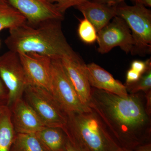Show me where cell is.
I'll return each mask as SVG.
<instances>
[{
	"label": "cell",
	"instance_id": "1",
	"mask_svg": "<svg viewBox=\"0 0 151 151\" xmlns=\"http://www.w3.org/2000/svg\"><path fill=\"white\" fill-rule=\"evenodd\" d=\"M144 96H118L91 87L88 106L100 116L113 136L122 140H137L151 132L150 116L147 113Z\"/></svg>",
	"mask_w": 151,
	"mask_h": 151
},
{
	"label": "cell",
	"instance_id": "2",
	"mask_svg": "<svg viewBox=\"0 0 151 151\" xmlns=\"http://www.w3.org/2000/svg\"><path fill=\"white\" fill-rule=\"evenodd\" d=\"M61 21L47 20L34 26L25 22L9 29L5 43L9 50L19 54L35 52L60 59L78 56L63 34Z\"/></svg>",
	"mask_w": 151,
	"mask_h": 151
},
{
	"label": "cell",
	"instance_id": "3",
	"mask_svg": "<svg viewBox=\"0 0 151 151\" xmlns=\"http://www.w3.org/2000/svg\"><path fill=\"white\" fill-rule=\"evenodd\" d=\"M67 128L68 139L77 140L87 151H117L112 135L92 109L68 113Z\"/></svg>",
	"mask_w": 151,
	"mask_h": 151
},
{
	"label": "cell",
	"instance_id": "4",
	"mask_svg": "<svg viewBox=\"0 0 151 151\" xmlns=\"http://www.w3.org/2000/svg\"><path fill=\"white\" fill-rule=\"evenodd\" d=\"M116 14L125 21L129 28L133 40L132 55H144L151 52V11L135 4L129 6L124 2L116 6Z\"/></svg>",
	"mask_w": 151,
	"mask_h": 151
},
{
	"label": "cell",
	"instance_id": "5",
	"mask_svg": "<svg viewBox=\"0 0 151 151\" xmlns=\"http://www.w3.org/2000/svg\"><path fill=\"white\" fill-rule=\"evenodd\" d=\"M23 98L45 127L61 128L67 134L68 113L49 91L30 84L26 88Z\"/></svg>",
	"mask_w": 151,
	"mask_h": 151
},
{
	"label": "cell",
	"instance_id": "6",
	"mask_svg": "<svg viewBox=\"0 0 151 151\" xmlns=\"http://www.w3.org/2000/svg\"><path fill=\"white\" fill-rule=\"evenodd\" d=\"M50 92L67 113L88 112L92 110L81 103L60 58H52Z\"/></svg>",
	"mask_w": 151,
	"mask_h": 151
},
{
	"label": "cell",
	"instance_id": "7",
	"mask_svg": "<svg viewBox=\"0 0 151 151\" xmlns=\"http://www.w3.org/2000/svg\"><path fill=\"white\" fill-rule=\"evenodd\" d=\"M0 77L8 92L9 108L22 98L29 82L18 53L9 50L0 55Z\"/></svg>",
	"mask_w": 151,
	"mask_h": 151
},
{
	"label": "cell",
	"instance_id": "8",
	"mask_svg": "<svg viewBox=\"0 0 151 151\" xmlns=\"http://www.w3.org/2000/svg\"><path fill=\"white\" fill-rule=\"evenodd\" d=\"M97 51L101 54L108 53L116 47H119L127 53L131 52L134 40L129 28L125 21L119 16L97 32Z\"/></svg>",
	"mask_w": 151,
	"mask_h": 151
},
{
	"label": "cell",
	"instance_id": "9",
	"mask_svg": "<svg viewBox=\"0 0 151 151\" xmlns=\"http://www.w3.org/2000/svg\"><path fill=\"white\" fill-rule=\"evenodd\" d=\"M19 55L29 85L41 87L50 92L52 58L35 52Z\"/></svg>",
	"mask_w": 151,
	"mask_h": 151
},
{
	"label": "cell",
	"instance_id": "10",
	"mask_svg": "<svg viewBox=\"0 0 151 151\" xmlns=\"http://www.w3.org/2000/svg\"><path fill=\"white\" fill-rule=\"evenodd\" d=\"M9 4L18 11L26 19L27 23L36 25L49 19L62 20L63 14L54 4L46 0H6Z\"/></svg>",
	"mask_w": 151,
	"mask_h": 151
},
{
	"label": "cell",
	"instance_id": "11",
	"mask_svg": "<svg viewBox=\"0 0 151 151\" xmlns=\"http://www.w3.org/2000/svg\"><path fill=\"white\" fill-rule=\"evenodd\" d=\"M61 60L81 103L88 106L91 99V86L87 77L86 64L79 56L63 58Z\"/></svg>",
	"mask_w": 151,
	"mask_h": 151
},
{
	"label": "cell",
	"instance_id": "12",
	"mask_svg": "<svg viewBox=\"0 0 151 151\" xmlns=\"http://www.w3.org/2000/svg\"><path fill=\"white\" fill-rule=\"evenodd\" d=\"M12 122L17 134H35L45 127L37 114L22 98L9 108Z\"/></svg>",
	"mask_w": 151,
	"mask_h": 151
},
{
	"label": "cell",
	"instance_id": "13",
	"mask_svg": "<svg viewBox=\"0 0 151 151\" xmlns=\"http://www.w3.org/2000/svg\"><path fill=\"white\" fill-rule=\"evenodd\" d=\"M85 68L91 87L122 97H127L129 95L125 85L115 79L111 73L101 66L92 63L86 65Z\"/></svg>",
	"mask_w": 151,
	"mask_h": 151
},
{
	"label": "cell",
	"instance_id": "14",
	"mask_svg": "<svg viewBox=\"0 0 151 151\" xmlns=\"http://www.w3.org/2000/svg\"><path fill=\"white\" fill-rule=\"evenodd\" d=\"M116 6H109L89 0L76 7L94 26L98 32L117 16Z\"/></svg>",
	"mask_w": 151,
	"mask_h": 151
},
{
	"label": "cell",
	"instance_id": "15",
	"mask_svg": "<svg viewBox=\"0 0 151 151\" xmlns=\"http://www.w3.org/2000/svg\"><path fill=\"white\" fill-rule=\"evenodd\" d=\"M35 134L47 151H65L67 135L61 128L45 127Z\"/></svg>",
	"mask_w": 151,
	"mask_h": 151
},
{
	"label": "cell",
	"instance_id": "16",
	"mask_svg": "<svg viewBox=\"0 0 151 151\" xmlns=\"http://www.w3.org/2000/svg\"><path fill=\"white\" fill-rule=\"evenodd\" d=\"M16 135L10 110L6 106L0 113V151H11Z\"/></svg>",
	"mask_w": 151,
	"mask_h": 151
},
{
	"label": "cell",
	"instance_id": "17",
	"mask_svg": "<svg viewBox=\"0 0 151 151\" xmlns=\"http://www.w3.org/2000/svg\"><path fill=\"white\" fill-rule=\"evenodd\" d=\"M13 151H47L35 134H17Z\"/></svg>",
	"mask_w": 151,
	"mask_h": 151
},
{
	"label": "cell",
	"instance_id": "18",
	"mask_svg": "<svg viewBox=\"0 0 151 151\" xmlns=\"http://www.w3.org/2000/svg\"><path fill=\"white\" fill-rule=\"evenodd\" d=\"M26 19L9 5L0 7V31L9 29L26 22Z\"/></svg>",
	"mask_w": 151,
	"mask_h": 151
},
{
	"label": "cell",
	"instance_id": "19",
	"mask_svg": "<svg viewBox=\"0 0 151 151\" xmlns=\"http://www.w3.org/2000/svg\"><path fill=\"white\" fill-rule=\"evenodd\" d=\"M78 36L83 42L87 44H92L97 40V32L94 26L84 17L80 21L78 25Z\"/></svg>",
	"mask_w": 151,
	"mask_h": 151
},
{
	"label": "cell",
	"instance_id": "20",
	"mask_svg": "<svg viewBox=\"0 0 151 151\" xmlns=\"http://www.w3.org/2000/svg\"><path fill=\"white\" fill-rule=\"evenodd\" d=\"M124 85L127 92L131 94H135L140 91L145 92L151 90V69L143 73L136 82Z\"/></svg>",
	"mask_w": 151,
	"mask_h": 151
},
{
	"label": "cell",
	"instance_id": "21",
	"mask_svg": "<svg viewBox=\"0 0 151 151\" xmlns=\"http://www.w3.org/2000/svg\"><path fill=\"white\" fill-rule=\"evenodd\" d=\"M55 5L58 11L63 14L68 9L71 7L77 6L80 4L89 0H46Z\"/></svg>",
	"mask_w": 151,
	"mask_h": 151
},
{
	"label": "cell",
	"instance_id": "22",
	"mask_svg": "<svg viewBox=\"0 0 151 151\" xmlns=\"http://www.w3.org/2000/svg\"><path fill=\"white\" fill-rule=\"evenodd\" d=\"M131 68L142 75L149 69H151V59H147L145 61L134 60L131 64Z\"/></svg>",
	"mask_w": 151,
	"mask_h": 151
},
{
	"label": "cell",
	"instance_id": "23",
	"mask_svg": "<svg viewBox=\"0 0 151 151\" xmlns=\"http://www.w3.org/2000/svg\"><path fill=\"white\" fill-rule=\"evenodd\" d=\"M8 92L4 84L0 79V107H5L7 105Z\"/></svg>",
	"mask_w": 151,
	"mask_h": 151
},
{
	"label": "cell",
	"instance_id": "24",
	"mask_svg": "<svg viewBox=\"0 0 151 151\" xmlns=\"http://www.w3.org/2000/svg\"><path fill=\"white\" fill-rule=\"evenodd\" d=\"M142 74L130 68L127 71L126 84H131L137 81L140 78Z\"/></svg>",
	"mask_w": 151,
	"mask_h": 151
},
{
	"label": "cell",
	"instance_id": "25",
	"mask_svg": "<svg viewBox=\"0 0 151 151\" xmlns=\"http://www.w3.org/2000/svg\"><path fill=\"white\" fill-rule=\"evenodd\" d=\"M125 0H94V1L96 2L105 4L108 5L116 6L122 2H124Z\"/></svg>",
	"mask_w": 151,
	"mask_h": 151
},
{
	"label": "cell",
	"instance_id": "26",
	"mask_svg": "<svg viewBox=\"0 0 151 151\" xmlns=\"http://www.w3.org/2000/svg\"><path fill=\"white\" fill-rule=\"evenodd\" d=\"M65 151H82L70 140L68 141Z\"/></svg>",
	"mask_w": 151,
	"mask_h": 151
},
{
	"label": "cell",
	"instance_id": "27",
	"mask_svg": "<svg viewBox=\"0 0 151 151\" xmlns=\"http://www.w3.org/2000/svg\"><path fill=\"white\" fill-rule=\"evenodd\" d=\"M135 4H140L145 6L146 7H150L151 0H133Z\"/></svg>",
	"mask_w": 151,
	"mask_h": 151
},
{
	"label": "cell",
	"instance_id": "28",
	"mask_svg": "<svg viewBox=\"0 0 151 151\" xmlns=\"http://www.w3.org/2000/svg\"><path fill=\"white\" fill-rule=\"evenodd\" d=\"M9 4L6 0H0V7L8 5Z\"/></svg>",
	"mask_w": 151,
	"mask_h": 151
},
{
	"label": "cell",
	"instance_id": "29",
	"mask_svg": "<svg viewBox=\"0 0 151 151\" xmlns=\"http://www.w3.org/2000/svg\"><path fill=\"white\" fill-rule=\"evenodd\" d=\"M140 151H151L150 150V147H145L143 149H142V150H141Z\"/></svg>",
	"mask_w": 151,
	"mask_h": 151
},
{
	"label": "cell",
	"instance_id": "30",
	"mask_svg": "<svg viewBox=\"0 0 151 151\" xmlns=\"http://www.w3.org/2000/svg\"><path fill=\"white\" fill-rule=\"evenodd\" d=\"M6 107V106H5V107H0V113H1V111H2V110H3V109H4V108H5V107Z\"/></svg>",
	"mask_w": 151,
	"mask_h": 151
},
{
	"label": "cell",
	"instance_id": "31",
	"mask_svg": "<svg viewBox=\"0 0 151 151\" xmlns=\"http://www.w3.org/2000/svg\"><path fill=\"white\" fill-rule=\"evenodd\" d=\"M119 151H127L126 150H119Z\"/></svg>",
	"mask_w": 151,
	"mask_h": 151
}]
</instances>
